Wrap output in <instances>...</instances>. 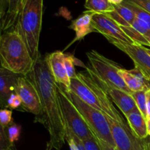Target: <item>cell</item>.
Instances as JSON below:
<instances>
[{
  "instance_id": "cell-36",
  "label": "cell",
  "mask_w": 150,
  "mask_h": 150,
  "mask_svg": "<svg viewBox=\"0 0 150 150\" xmlns=\"http://www.w3.org/2000/svg\"><path fill=\"white\" fill-rule=\"evenodd\" d=\"M109 1L111 3H112L114 5H117V4H122L124 1V0H109Z\"/></svg>"
},
{
  "instance_id": "cell-32",
  "label": "cell",
  "mask_w": 150,
  "mask_h": 150,
  "mask_svg": "<svg viewBox=\"0 0 150 150\" xmlns=\"http://www.w3.org/2000/svg\"><path fill=\"white\" fill-rule=\"evenodd\" d=\"M7 10V0H0V17L4 18Z\"/></svg>"
},
{
  "instance_id": "cell-22",
  "label": "cell",
  "mask_w": 150,
  "mask_h": 150,
  "mask_svg": "<svg viewBox=\"0 0 150 150\" xmlns=\"http://www.w3.org/2000/svg\"><path fill=\"white\" fill-rule=\"evenodd\" d=\"M122 3L125 4L126 6H127L130 10H133V12L136 15V18L141 23H143L150 31V13L146 12L144 9H142L139 6H138L137 4H134L133 2H130V1L124 0V1Z\"/></svg>"
},
{
  "instance_id": "cell-1",
  "label": "cell",
  "mask_w": 150,
  "mask_h": 150,
  "mask_svg": "<svg viewBox=\"0 0 150 150\" xmlns=\"http://www.w3.org/2000/svg\"><path fill=\"white\" fill-rule=\"evenodd\" d=\"M39 93L42 113L34 122L45 127L49 134L45 150H60L66 142L67 129L58 98V83L50 70L46 55L38 57L32 70L27 75Z\"/></svg>"
},
{
  "instance_id": "cell-5",
  "label": "cell",
  "mask_w": 150,
  "mask_h": 150,
  "mask_svg": "<svg viewBox=\"0 0 150 150\" xmlns=\"http://www.w3.org/2000/svg\"><path fill=\"white\" fill-rule=\"evenodd\" d=\"M58 98L66 129H70L80 140L93 137L94 134L69 95L61 85H58Z\"/></svg>"
},
{
  "instance_id": "cell-40",
  "label": "cell",
  "mask_w": 150,
  "mask_h": 150,
  "mask_svg": "<svg viewBox=\"0 0 150 150\" xmlns=\"http://www.w3.org/2000/svg\"><path fill=\"white\" fill-rule=\"evenodd\" d=\"M146 40H147L148 42H149V46H150V35H149V36H146Z\"/></svg>"
},
{
  "instance_id": "cell-35",
  "label": "cell",
  "mask_w": 150,
  "mask_h": 150,
  "mask_svg": "<svg viewBox=\"0 0 150 150\" xmlns=\"http://www.w3.org/2000/svg\"><path fill=\"white\" fill-rule=\"evenodd\" d=\"M146 112H147V119L150 118V89L146 92Z\"/></svg>"
},
{
  "instance_id": "cell-20",
  "label": "cell",
  "mask_w": 150,
  "mask_h": 150,
  "mask_svg": "<svg viewBox=\"0 0 150 150\" xmlns=\"http://www.w3.org/2000/svg\"><path fill=\"white\" fill-rule=\"evenodd\" d=\"M106 14L120 26H130L136 19V16L133 10L123 3L114 5V11Z\"/></svg>"
},
{
  "instance_id": "cell-16",
  "label": "cell",
  "mask_w": 150,
  "mask_h": 150,
  "mask_svg": "<svg viewBox=\"0 0 150 150\" xmlns=\"http://www.w3.org/2000/svg\"><path fill=\"white\" fill-rule=\"evenodd\" d=\"M105 86V85H104ZM107 92L112 102L118 107L123 115L126 116L134 110L138 109L137 105L131 94L116 88H108L105 86Z\"/></svg>"
},
{
  "instance_id": "cell-29",
  "label": "cell",
  "mask_w": 150,
  "mask_h": 150,
  "mask_svg": "<svg viewBox=\"0 0 150 150\" xmlns=\"http://www.w3.org/2000/svg\"><path fill=\"white\" fill-rule=\"evenodd\" d=\"M22 102L20 97L15 92L13 93L9 98L7 100V108H12V109H16L21 106Z\"/></svg>"
},
{
  "instance_id": "cell-11",
  "label": "cell",
  "mask_w": 150,
  "mask_h": 150,
  "mask_svg": "<svg viewBox=\"0 0 150 150\" xmlns=\"http://www.w3.org/2000/svg\"><path fill=\"white\" fill-rule=\"evenodd\" d=\"M111 43L125 53L133 60L135 67L150 82V56L145 50V46L118 42H112Z\"/></svg>"
},
{
  "instance_id": "cell-39",
  "label": "cell",
  "mask_w": 150,
  "mask_h": 150,
  "mask_svg": "<svg viewBox=\"0 0 150 150\" xmlns=\"http://www.w3.org/2000/svg\"><path fill=\"white\" fill-rule=\"evenodd\" d=\"M145 50H146V51L147 52V54L150 56V49H149V48H146V47H145Z\"/></svg>"
},
{
  "instance_id": "cell-17",
  "label": "cell",
  "mask_w": 150,
  "mask_h": 150,
  "mask_svg": "<svg viewBox=\"0 0 150 150\" xmlns=\"http://www.w3.org/2000/svg\"><path fill=\"white\" fill-rule=\"evenodd\" d=\"M94 14L95 13L93 12L87 10L76 20L73 21L70 28L76 32V38L73 42L82 40L92 32H96L92 25V19Z\"/></svg>"
},
{
  "instance_id": "cell-3",
  "label": "cell",
  "mask_w": 150,
  "mask_h": 150,
  "mask_svg": "<svg viewBox=\"0 0 150 150\" xmlns=\"http://www.w3.org/2000/svg\"><path fill=\"white\" fill-rule=\"evenodd\" d=\"M34 64L35 62L19 34L15 29L3 32L0 40L1 67L26 76L32 71Z\"/></svg>"
},
{
  "instance_id": "cell-9",
  "label": "cell",
  "mask_w": 150,
  "mask_h": 150,
  "mask_svg": "<svg viewBox=\"0 0 150 150\" xmlns=\"http://www.w3.org/2000/svg\"><path fill=\"white\" fill-rule=\"evenodd\" d=\"M92 25L95 32L103 35L110 42H118L133 44L121 26L108 14L95 13L92 16Z\"/></svg>"
},
{
  "instance_id": "cell-30",
  "label": "cell",
  "mask_w": 150,
  "mask_h": 150,
  "mask_svg": "<svg viewBox=\"0 0 150 150\" xmlns=\"http://www.w3.org/2000/svg\"><path fill=\"white\" fill-rule=\"evenodd\" d=\"M86 150H102L98 144L97 139L95 136L86 140L81 141Z\"/></svg>"
},
{
  "instance_id": "cell-26",
  "label": "cell",
  "mask_w": 150,
  "mask_h": 150,
  "mask_svg": "<svg viewBox=\"0 0 150 150\" xmlns=\"http://www.w3.org/2000/svg\"><path fill=\"white\" fill-rule=\"evenodd\" d=\"M64 62L65 65L66 70H67V75L70 79L75 78L77 76L76 70H75L74 64H75V57L73 54H64Z\"/></svg>"
},
{
  "instance_id": "cell-19",
  "label": "cell",
  "mask_w": 150,
  "mask_h": 150,
  "mask_svg": "<svg viewBox=\"0 0 150 150\" xmlns=\"http://www.w3.org/2000/svg\"><path fill=\"white\" fill-rule=\"evenodd\" d=\"M26 0H7V10L2 20L3 32L14 28L18 16Z\"/></svg>"
},
{
  "instance_id": "cell-13",
  "label": "cell",
  "mask_w": 150,
  "mask_h": 150,
  "mask_svg": "<svg viewBox=\"0 0 150 150\" xmlns=\"http://www.w3.org/2000/svg\"><path fill=\"white\" fill-rule=\"evenodd\" d=\"M70 92L92 108L102 111V107L92 89L81 78L77 76L70 79Z\"/></svg>"
},
{
  "instance_id": "cell-21",
  "label": "cell",
  "mask_w": 150,
  "mask_h": 150,
  "mask_svg": "<svg viewBox=\"0 0 150 150\" xmlns=\"http://www.w3.org/2000/svg\"><path fill=\"white\" fill-rule=\"evenodd\" d=\"M85 8L95 13H110L114 11V5L109 0H86Z\"/></svg>"
},
{
  "instance_id": "cell-10",
  "label": "cell",
  "mask_w": 150,
  "mask_h": 150,
  "mask_svg": "<svg viewBox=\"0 0 150 150\" xmlns=\"http://www.w3.org/2000/svg\"><path fill=\"white\" fill-rule=\"evenodd\" d=\"M16 93L21 100V107L24 111L39 117L42 113V105L38 89L27 76H21L18 80Z\"/></svg>"
},
{
  "instance_id": "cell-18",
  "label": "cell",
  "mask_w": 150,
  "mask_h": 150,
  "mask_svg": "<svg viewBox=\"0 0 150 150\" xmlns=\"http://www.w3.org/2000/svg\"><path fill=\"white\" fill-rule=\"evenodd\" d=\"M130 130L139 139H145L149 137L146 129V120L139 109H136L125 116Z\"/></svg>"
},
{
  "instance_id": "cell-37",
  "label": "cell",
  "mask_w": 150,
  "mask_h": 150,
  "mask_svg": "<svg viewBox=\"0 0 150 150\" xmlns=\"http://www.w3.org/2000/svg\"><path fill=\"white\" fill-rule=\"evenodd\" d=\"M146 129H147L148 136H150V118L146 119Z\"/></svg>"
},
{
  "instance_id": "cell-12",
  "label": "cell",
  "mask_w": 150,
  "mask_h": 150,
  "mask_svg": "<svg viewBox=\"0 0 150 150\" xmlns=\"http://www.w3.org/2000/svg\"><path fill=\"white\" fill-rule=\"evenodd\" d=\"M64 54L61 51H57L47 54L48 65L54 80L61 85L66 92H70V79L67 75L64 62Z\"/></svg>"
},
{
  "instance_id": "cell-27",
  "label": "cell",
  "mask_w": 150,
  "mask_h": 150,
  "mask_svg": "<svg viewBox=\"0 0 150 150\" xmlns=\"http://www.w3.org/2000/svg\"><path fill=\"white\" fill-rule=\"evenodd\" d=\"M21 131V127L14 122L7 127V136H8L9 140L12 144H14L15 142L18 141Z\"/></svg>"
},
{
  "instance_id": "cell-4",
  "label": "cell",
  "mask_w": 150,
  "mask_h": 150,
  "mask_svg": "<svg viewBox=\"0 0 150 150\" xmlns=\"http://www.w3.org/2000/svg\"><path fill=\"white\" fill-rule=\"evenodd\" d=\"M86 56L89 60V67L105 86L122 89L129 94L132 93L119 74V70L122 67L118 63L95 50L87 52Z\"/></svg>"
},
{
  "instance_id": "cell-2",
  "label": "cell",
  "mask_w": 150,
  "mask_h": 150,
  "mask_svg": "<svg viewBox=\"0 0 150 150\" xmlns=\"http://www.w3.org/2000/svg\"><path fill=\"white\" fill-rule=\"evenodd\" d=\"M43 0H26L13 29L26 44L34 62L40 56L39 42L42 29Z\"/></svg>"
},
{
  "instance_id": "cell-15",
  "label": "cell",
  "mask_w": 150,
  "mask_h": 150,
  "mask_svg": "<svg viewBox=\"0 0 150 150\" xmlns=\"http://www.w3.org/2000/svg\"><path fill=\"white\" fill-rule=\"evenodd\" d=\"M119 74L132 92L147 91L150 89V82L136 67L131 70L122 68L119 70Z\"/></svg>"
},
{
  "instance_id": "cell-25",
  "label": "cell",
  "mask_w": 150,
  "mask_h": 150,
  "mask_svg": "<svg viewBox=\"0 0 150 150\" xmlns=\"http://www.w3.org/2000/svg\"><path fill=\"white\" fill-rule=\"evenodd\" d=\"M0 150H16L13 144L9 140L5 127L0 124Z\"/></svg>"
},
{
  "instance_id": "cell-34",
  "label": "cell",
  "mask_w": 150,
  "mask_h": 150,
  "mask_svg": "<svg viewBox=\"0 0 150 150\" xmlns=\"http://www.w3.org/2000/svg\"><path fill=\"white\" fill-rule=\"evenodd\" d=\"M66 142H67V143H68L69 147H70V150H79L78 146H76L73 139L70 135L67 134V136H66Z\"/></svg>"
},
{
  "instance_id": "cell-41",
  "label": "cell",
  "mask_w": 150,
  "mask_h": 150,
  "mask_svg": "<svg viewBox=\"0 0 150 150\" xmlns=\"http://www.w3.org/2000/svg\"><path fill=\"white\" fill-rule=\"evenodd\" d=\"M148 150H150V144H149V149Z\"/></svg>"
},
{
  "instance_id": "cell-23",
  "label": "cell",
  "mask_w": 150,
  "mask_h": 150,
  "mask_svg": "<svg viewBox=\"0 0 150 150\" xmlns=\"http://www.w3.org/2000/svg\"><path fill=\"white\" fill-rule=\"evenodd\" d=\"M121 27L127 36L131 40L133 44L143 45V46H149L146 37L138 32L133 26H121Z\"/></svg>"
},
{
  "instance_id": "cell-33",
  "label": "cell",
  "mask_w": 150,
  "mask_h": 150,
  "mask_svg": "<svg viewBox=\"0 0 150 150\" xmlns=\"http://www.w3.org/2000/svg\"><path fill=\"white\" fill-rule=\"evenodd\" d=\"M96 139H97V142H98V144H99V146H100L101 149L102 150H117L115 147H113V146H111V145H109L108 144L105 143V142H103V141L100 140V139H97V138H96Z\"/></svg>"
},
{
  "instance_id": "cell-8",
  "label": "cell",
  "mask_w": 150,
  "mask_h": 150,
  "mask_svg": "<svg viewBox=\"0 0 150 150\" xmlns=\"http://www.w3.org/2000/svg\"><path fill=\"white\" fill-rule=\"evenodd\" d=\"M113 140L117 150H148L150 136L145 139H139L130 130L127 122H119L107 117Z\"/></svg>"
},
{
  "instance_id": "cell-24",
  "label": "cell",
  "mask_w": 150,
  "mask_h": 150,
  "mask_svg": "<svg viewBox=\"0 0 150 150\" xmlns=\"http://www.w3.org/2000/svg\"><path fill=\"white\" fill-rule=\"evenodd\" d=\"M146 91L133 92L131 93V96L133 97L135 102H136L138 109L146 120L147 119V112H146Z\"/></svg>"
},
{
  "instance_id": "cell-31",
  "label": "cell",
  "mask_w": 150,
  "mask_h": 150,
  "mask_svg": "<svg viewBox=\"0 0 150 150\" xmlns=\"http://www.w3.org/2000/svg\"><path fill=\"white\" fill-rule=\"evenodd\" d=\"M137 4L142 9L150 13V0H126Z\"/></svg>"
},
{
  "instance_id": "cell-7",
  "label": "cell",
  "mask_w": 150,
  "mask_h": 150,
  "mask_svg": "<svg viewBox=\"0 0 150 150\" xmlns=\"http://www.w3.org/2000/svg\"><path fill=\"white\" fill-rule=\"evenodd\" d=\"M78 76L82 79L98 98L104 115L116 120L119 122H127L122 116L114 106V103L108 95L103 83L95 76L89 67H86L83 72L77 73Z\"/></svg>"
},
{
  "instance_id": "cell-14",
  "label": "cell",
  "mask_w": 150,
  "mask_h": 150,
  "mask_svg": "<svg viewBox=\"0 0 150 150\" xmlns=\"http://www.w3.org/2000/svg\"><path fill=\"white\" fill-rule=\"evenodd\" d=\"M21 75L0 67V108H7V100L16 92L18 80Z\"/></svg>"
},
{
  "instance_id": "cell-6",
  "label": "cell",
  "mask_w": 150,
  "mask_h": 150,
  "mask_svg": "<svg viewBox=\"0 0 150 150\" xmlns=\"http://www.w3.org/2000/svg\"><path fill=\"white\" fill-rule=\"evenodd\" d=\"M67 95L80 111L85 122L93 133L94 136L116 148L109 123L103 113L83 103L71 92L67 93Z\"/></svg>"
},
{
  "instance_id": "cell-38",
  "label": "cell",
  "mask_w": 150,
  "mask_h": 150,
  "mask_svg": "<svg viewBox=\"0 0 150 150\" xmlns=\"http://www.w3.org/2000/svg\"><path fill=\"white\" fill-rule=\"evenodd\" d=\"M3 34V27H2V18L0 17V40H1V35Z\"/></svg>"
},
{
  "instance_id": "cell-28",
  "label": "cell",
  "mask_w": 150,
  "mask_h": 150,
  "mask_svg": "<svg viewBox=\"0 0 150 150\" xmlns=\"http://www.w3.org/2000/svg\"><path fill=\"white\" fill-rule=\"evenodd\" d=\"M12 114L11 110L7 108H0V124L5 128L13 123Z\"/></svg>"
}]
</instances>
